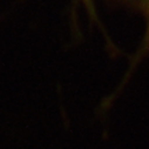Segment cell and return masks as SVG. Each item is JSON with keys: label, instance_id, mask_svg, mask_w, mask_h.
<instances>
[{"label": "cell", "instance_id": "obj_1", "mask_svg": "<svg viewBox=\"0 0 149 149\" xmlns=\"http://www.w3.org/2000/svg\"><path fill=\"white\" fill-rule=\"evenodd\" d=\"M84 1L86 3V5H87V6H91V0H84Z\"/></svg>", "mask_w": 149, "mask_h": 149}, {"label": "cell", "instance_id": "obj_2", "mask_svg": "<svg viewBox=\"0 0 149 149\" xmlns=\"http://www.w3.org/2000/svg\"><path fill=\"white\" fill-rule=\"evenodd\" d=\"M147 4H148V7H149V0H147Z\"/></svg>", "mask_w": 149, "mask_h": 149}]
</instances>
